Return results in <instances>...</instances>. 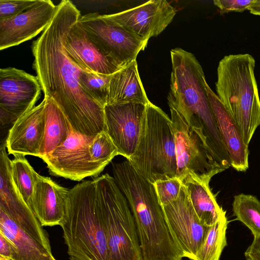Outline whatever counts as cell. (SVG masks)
<instances>
[{"label": "cell", "mask_w": 260, "mask_h": 260, "mask_svg": "<svg viewBox=\"0 0 260 260\" xmlns=\"http://www.w3.org/2000/svg\"><path fill=\"white\" fill-rule=\"evenodd\" d=\"M80 17V11L69 0L56 5L52 21L32 43V67L44 96L59 107L73 129L94 137L106 131L104 107L82 88L80 77L85 69L68 55L64 47L70 28Z\"/></svg>", "instance_id": "6da1fadb"}, {"label": "cell", "mask_w": 260, "mask_h": 260, "mask_svg": "<svg viewBox=\"0 0 260 260\" xmlns=\"http://www.w3.org/2000/svg\"><path fill=\"white\" fill-rule=\"evenodd\" d=\"M135 221L142 260H182V252L167 222L153 184L131 164L113 175Z\"/></svg>", "instance_id": "7a4b0ae2"}, {"label": "cell", "mask_w": 260, "mask_h": 260, "mask_svg": "<svg viewBox=\"0 0 260 260\" xmlns=\"http://www.w3.org/2000/svg\"><path fill=\"white\" fill-rule=\"evenodd\" d=\"M60 226L71 260H109L104 220L94 180L69 189L66 214Z\"/></svg>", "instance_id": "3957f363"}, {"label": "cell", "mask_w": 260, "mask_h": 260, "mask_svg": "<svg viewBox=\"0 0 260 260\" xmlns=\"http://www.w3.org/2000/svg\"><path fill=\"white\" fill-rule=\"evenodd\" d=\"M172 72L168 104L187 120L202 128L209 148L216 150L223 144L212 110L203 68L190 52L176 48L171 51Z\"/></svg>", "instance_id": "277c9868"}, {"label": "cell", "mask_w": 260, "mask_h": 260, "mask_svg": "<svg viewBox=\"0 0 260 260\" xmlns=\"http://www.w3.org/2000/svg\"><path fill=\"white\" fill-rule=\"evenodd\" d=\"M255 60L251 55L231 54L219 62L217 95L233 114L245 144L260 125V99L254 75Z\"/></svg>", "instance_id": "5b68a950"}, {"label": "cell", "mask_w": 260, "mask_h": 260, "mask_svg": "<svg viewBox=\"0 0 260 260\" xmlns=\"http://www.w3.org/2000/svg\"><path fill=\"white\" fill-rule=\"evenodd\" d=\"M127 160L152 184L176 177L177 161L171 119L151 102L146 107L137 147Z\"/></svg>", "instance_id": "8992f818"}, {"label": "cell", "mask_w": 260, "mask_h": 260, "mask_svg": "<svg viewBox=\"0 0 260 260\" xmlns=\"http://www.w3.org/2000/svg\"><path fill=\"white\" fill-rule=\"evenodd\" d=\"M93 180L104 220L109 260H142L135 221L125 197L108 174Z\"/></svg>", "instance_id": "52a82bcc"}, {"label": "cell", "mask_w": 260, "mask_h": 260, "mask_svg": "<svg viewBox=\"0 0 260 260\" xmlns=\"http://www.w3.org/2000/svg\"><path fill=\"white\" fill-rule=\"evenodd\" d=\"M175 145L176 177L182 180L192 175L210 181L223 171L214 161L201 127L191 125L172 105L169 104Z\"/></svg>", "instance_id": "ba28073f"}, {"label": "cell", "mask_w": 260, "mask_h": 260, "mask_svg": "<svg viewBox=\"0 0 260 260\" xmlns=\"http://www.w3.org/2000/svg\"><path fill=\"white\" fill-rule=\"evenodd\" d=\"M77 23L100 49L121 68L136 60L138 53L145 49L148 42L98 13L81 16Z\"/></svg>", "instance_id": "9c48e42d"}, {"label": "cell", "mask_w": 260, "mask_h": 260, "mask_svg": "<svg viewBox=\"0 0 260 260\" xmlns=\"http://www.w3.org/2000/svg\"><path fill=\"white\" fill-rule=\"evenodd\" d=\"M94 137L82 135L73 129L64 142L42 158L50 174L78 181L98 176L106 166L94 161L90 155L89 146Z\"/></svg>", "instance_id": "30bf717a"}, {"label": "cell", "mask_w": 260, "mask_h": 260, "mask_svg": "<svg viewBox=\"0 0 260 260\" xmlns=\"http://www.w3.org/2000/svg\"><path fill=\"white\" fill-rule=\"evenodd\" d=\"M42 91L37 76L13 67L0 70V119L12 123L34 108Z\"/></svg>", "instance_id": "8fae6325"}, {"label": "cell", "mask_w": 260, "mask_h": 260, "mask_svg": "<svg viewBox=\"0 0 260 260\" xmlns=\"http://www.w3.org/2000/svg\"><path fill=\"white\" fill-rule=\"evenodd\" d=\"M6 143L0 148V210L47 249L51 247L49 236L16 186L11 173V160Z\"/></svg>", "instance_id": "7c38bea8"}, {"label": "cell", "mask_w": 260, "mask_h": 260, "mask_svg": "<svg viewBox=\"0 0 260 260\" xmlns=\"http://www.w3.org/2000/svg\"><path fill=\"white\" fill-rule=\"evenodd\" d=\"M162 207L183 257L195 260L210 226L204 225L197 217L183 184L178 199Z\"/></svg>", "instance_id": "4fadbf2b"}, {"label": "cell", "mask_w": 260, "mask_h": 260, "mask_svg": "<svg viewBox=\"0 0 260 260\" xmlns=\"http://www.w3.org/2000/svg\"><path fill=\"white\" fill-rule=\"evenodd\" d=\"M176 9L166 0H151L118 13L103 15L111 22L148 41L163 31L173 21Z\"/></svg>", "instance_id": "5bb4252c"}, {"label": "cell", "mask_w": 260, "mask_h": 260, "mask_svg": "<svg viewBox=\"0 0 260 260\" xmlns=\"http://www.w3.org/2000/svg\"><path fill=\"white\" fill-rule=\"evenodd\" d=\"M146 105L139 103L106 105V132L118 154L128 160L137 147Z\"/></svg>", "instance_id": "9a60e30c"}, {"label": "cell", "mask_w": 260, "mask_h": 260, "mask_svg": "<svg viewBox=\"0 0 260 260\" xmlns=\"http://www.w3.org/2000/svg\"><path fill=\"white\" fill-rule=\"evenodd\" d=\"M56 6L39 0L31 8L10 18L0 19V50L18 45L44 31L52 21Z\"/></svg>", "instance_id": "2e32d148"}, {"label": "cell", "mask_w": 260, "mask_h": 260, "mask_svg": "<svg viewBox=\"0 0 260 260\" xmlns=\"http://www.w3.org/2000/svg\"><path fill=\"white\" fill-rule=\"evenodd\" d=\"M46 99L19 117L9 130L6 140L8 153L15 157H39L45 130Z\"/></svg>", "instance_id": "e0dca14e"}, {"label": "cell", "mask_w": 260, "mask_h": 260, "mask_svg": "<svg viewBox=\"0 0 260 260\" xmlns=\"http://www.w3.org/2000/svg\"><path fill=\"white\" fill-rule=\"evenodd\" d=\"M69 189L38 175L29 206L42 226L61 225L66 214Z\"/></svg>", "instance_id": "ac0fdd59"}, {"label": "cell", "mask_w": 260, "mask_h": 260, "mask_svg": "<svg viewBox=\"0 0 260 260\" xmlns=\"http://www.w3.org/2000/svg\"><path fill=\"white\" fill-rule=\"evenodd\" d=\"M206 89L220 135L231 159V167L238 172H245L249 168V150L239 125L232 113L224 106L207 83Z\"/></svg>", "instance_id": "d6986e66"}, {"label": "cell", "mask_w": 260, "mask_h": 260, "mask_svg": "<svg viewBox=\"0 0 260 260\" xmlns=\"http://www.w3.org/2000/svg\"><path fill=\"white\" fill-rule=\"evenodd\" d=\"M64 47L77 64L91 72L110 75L122 68L100 49L77 22L70 28Z\"/></svg>", "instance_id": "ffe728a7"}, {"label": "cell", "mask_w": 260, "mask_h": 260, "mask_svg": "<svg viewBox=\"0 0 260 260\" xmlns=\"http://www.w3.org/2000/svg\"><path fill=\"white\" fill-rule=\"evenodd\" d=\"M0 234L9 242L12 260H56L51 252L0 210Z\"/></svg>", "instance_id": "44dd1931"}, {"label": "cell", "mask_w": 260, "mask_h": 260, "mask_svg": "<svg viewBox=\"0 0 260 260\" xmlns=\"http://www.w3.org/2000/svg\"><path fill=\"white\" fill-rule=\"evenodd\" d=\"M149 103L136 60L112 74L106 105L139 103L147 105Z\"/></svg>", "instance_id": "7402d4cb"}, {"label": "cell", "mask_w": 260, "mask_h": 260, "mask_svg": "<svg viewBox=\"0 0 260 260\" xmlns=\"http://www.w3.org/2000/svg\"><path fill=\"white\" fill-rule=\"evenodd\" d=\"M182 183L196 214L204 225L210 226L226 214L217 202L216 196L210 187V181L188 175Z\"/></svg>", "instance_id": "603a6c76"}, {"label": "cell", "mask_w": 260, "mask_h": 260, "mask_svg": "<svg viewBox=\"0 0 260 260\" xmlns=\"http://www.w3.org/2000/svg\"><path fill=\"white\" fill-rule=\"evenodd\" d=\"M46 99L45 130L39 157L42 158L64 142L73 128L59 107L51 99Z\"/></svg>", "instance_id": "cb8c5ba5"}, {"label": "cell", "mask_w": 260, "mask_h": 260, "mask_svg": "<svg viewBox=\"0 0 260 260\" xmlns=\"http://www.w3.org/2000/svg\"><path fill=\"white\" fill-rule=\"evenodd\" d=\"M233 214L245 224L254 238H260V201L254 196L240 193L234 196L232 203Z\"/></svg>", "instance_id": "d4e9b609"}, {"label": "cell", "mask_w": 260, "mask_h": 260, "mask_svg": "<svg viewBox=\"0 0 260 260\" xmlns=\"http://www.w3.org/2000/svg\"><path fill=\"white\" fill-rule=\"evenodd\" d=\"M228 225V220L225 214L209 227L195 260H219L224 248L227 245Z\"/></svg>", "instance_id": "484cf974"}, {"label": "cell", "mask_w": 260, "mask_h": 260, "mask_svg": "<svg viewBox=\"0 0 260 260\" xmlns=\"http://www.w3.org/2000/svg\"><path fill=\"white\" fill-rule=\"evenodd\" d=\"M11 173L15 186L29 207L34 187L39 174L35 171L25 156L15 157L11 160Z\"/></svg>", "instance_id": "4316f807"}, {"label": "cell", "mask_w": 260, "mask_h": 260, "mask_svg": "<svg viewBox=\"0 0 260 260\" xmlns=\"http://www.w3.org/2000/svg\"><path fill=\"white\" fill-rule=\"evenodd\" d=\"M112 75L99 74L86 69L80 74V80L82 88L103 107L107 104Z\"/></svg>", "instance_id": "83f0119b"}, {"label": "cell", "mask_w": 260, "mask_h": 260, "mask_svg": "<svg viewBox=\"0 0 260 260\" xmlns=\"http://www.w3.org/2000/svg\"><path fill=\"white\" fill-rule=\"evenodd\" d=\"M89 152L94 161L106 166L119 155L117 148L105 131L94 137L89 145Z\"/></svg>", "instance_id": "f1b7e54d"}, {"label": "cell", "mask_w": 260, "mask_h": 260, "mask_svg": "<svg viewBox=\"0 0 260 260\" xmlns=\"http://www.w3.org/2000/svg\"><path fill=\"white\" fill-rule=\"evenodd\" d=\"M153 184L158 202L162 206L178 199L182 183L176 177L166 180H159Z\"/></svg>", "instance_id": "f546056e"}, {"label": "cell", "mask_w": 260, "mask_h": 260, "mask_svg": "<svg viewBox=\"0 0 260 260\" xmlns=\"http://www.w3.org/2000/svg\"><path fill=\"white\" fill-rule=\"evenodd\" d=\"M39 0H0V19L18 15L35 5Z\"/></svg>", "instance_id": "4dcf8cb0"}, {"label": "cell", "mask_w": 260, "mask_h": 260, "mask_svg": "<svg viewBox=\"0 0 260 260\" xmlns=\"http://www.w3.org/2000/svg\"><path fill=\"white\" fill-rule=\"evenodd\" d=\"M256 0H215L213 4L218 8L221 14L229 12H243L249 10Z\"/></svg>", "instance_id": "1f68e13d"}, {"label": "cell", "mask_w": 260, "mask_h": 260, "mask_svg": "<svg viewBox=\"0 0 260 260\" xmlns=\"http://www.w3.org/2000/svg\"><path fill=\"white\" fill-rule=\"evenodd\" d=\"M244 254L247 260H260V238H254Z\"/></svg>", "instance_id": "d6a6232c"}, {"label": "cell", "mask_w": 260, "mask_h": 260, "mask_svg": "<svg viewBox=\"0 0 260 260\" xmlns=\"http://www.w3.org/2000/svg\"><path fill=\"white\" fill-rule=\"evenodd\" d=\"M12 253V248L9 242L0 234V255L11 258Z\"/></svg>", "instance_id": "836d02e7"}, {"label": "cell", "mask_w": 260, "mask_h": 260, "mask_svg": "<svg viewBox=\"0 0 260 260\" xmlns=\"http://www.w3.org/2000/svg\"><path fill=\"white\" fill-rule=\"evenodd\" d=\"M248 10L252 14L260 16V0H256Z\"/></svg>", "instance_id": "e575fe53"}, {"label": "cell", "mask_w": 260, "mask_h": 260, "mask_svg": "<svg viewBox=\"0 0 260 260\" xmlns=\"http://www.w3.org/2000/svg\"><path fill=\"white\" fill-rule=\"evenodd\" d=\"M0 260H12L10 258L4 256L3 255H0Z\"/></svg>", "instance_id": "d590c367"}]
</instances>
